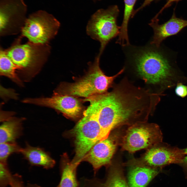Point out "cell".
<instances>
[{
  "instance_id": "obj_7",
  "label": "cell",
  "mask_w": 187,
  "mask_h": 187,
  "mask_svg": "<svg viewBox=\"0 0 187 187\" xmlns=\"http://www.w3.org/2000/svg\"><path fill=\"white\" fill-rule=\"evenodd\" d=\"M74 128L75 154L71 162L79 164L92 148L100 140L101 129L95 115L87 108Z\"/></svg>"
},
{
  "instance_id": "obj_8",
  "label": "cell",
  "mask_w": 187,
  "mask_h": 187,
  "mask_svg": "<svg viewBox=\"0 0 187 187\" xmlns=\"http://www.w3.org/2000/svg\"><path fill=\"white\" fill-rule=\"evenodd\" d=\"M162 132L157 125L139 122L128 128L122 137L121 145L123 150L133 153L149 148L162 142Z\"/></svg>"
},
{
  "instance_id": "obj_14",
  "label": "cell",
  "mask_w": 187,
  "mask_h": 187,
  "mask_svg": "<svg viewBox=\"0 0 187 187\" xmlns=\"http://www.w3.org/2000/svg\"><path fill=\"white\" fill-rule=\"evenodd\" d=\"M128 166L129 187H146L159 172L158 168L142 162L130 163Z\"/></svg>"
},
{
  "instance_id": "obj_4",
  "label": "cell",
  "mask_w": 187,
  "mask_h": 187,
  "mask_svg": "<svg viewBox=\"0 0 187 187\" xmlns=\"http://www.w3.org/2000/svg\"><path fill=\"white\" fill-rule=\"evenodd\" d=\"M21 36L5 50L16 66L18 75L26 81L37 74L47 61L51 47L49 44H38L28 42L22 44Z\"/></svg>"
},
{
  "instance_id": "obj_20",
  "label": "cell",
  "mask_w": 187,
  "mask_h": 187,
  "mask_svg": "<svg viewBox=\"0 0 187 187\" xmlns=\"http://www.w3.org/2000/svg\"><path fill=\"white\" fill-rule=\"evenodd\" d=\"M137 0H124V9L123 19L120 26L119 36L123 38L128 37V28L130 18L132 17L134 11L133 8Z\"/></svg>"
},
{
  "instance_id": "obj_17",
  "label": "cell",
  "mask_w": 187,
  "mask_h": 187,
  "mask_svg": "<svg viewBox=\"0 0 187 187\" xmlns=\"http://www.w3.org/2000/svg\"><path fill=\"white\" fill-rule=\"evenodd\" d=\"M23 118L11 117L0 126V143L15 142L22 131Z\"/></svg>"
},
{
  "instance_id": "obj_6",
  "label": "cell",
  "mask_w": 187,
  "mask_h": 187,
  "mask_svg": "<svg viewBox=\"0 0 187 187\" xmlns=\"http://www.w3.org/2000/svg\"><path fill=\"white\" fill-rule=\"evenodd\" d=\"M60 26L59 22L52 15L45 10H39L27 17L21 36L33 43L49 44L56 35Z\"/></svg>"
},
{
  "instance_id": "obj_18",
  "label": "cell",
  "mask_w": 187,
  "mask_h": 187,
  "mask_svg": "<svg viewBox=\"0 0 187 187\" xmlns=\"http://www.w3.org/2000/svg\"><path fill=\"white\" fill-rule=\"evenodd\" d=\"M16 66L7 55L5 50L1 48L0 50V73L1 75L7 77L21 86L22 81L17 72Z\"/></svg>"
},
{
  "instance_id": "obj_9",
  "label": "cell",
  "mask_w": 187,
  "mask_h": 187,
  "mask_svg": "<svg viewBox=\"0 0 187 187\" xmlns=\"http://www.w3.org/2000/svg\"><path fill=\"white\" fill-rule=\"evenodd\" d=\"M27 6L23 0H0V35L21 31L27 18Z\"/></svg>"
},
{
  "instance_id": "obj_2",
  "label": "cell",
  "mask_w": 187,
  "mask_h": 187,
  "mask_svg": "<svg viewBox=\"0 0 187 187\" xmlns=\"http://www.w3.org/2000/svg\"><path fill=\"white\" fill-rule=\"evenodd\" d=\"M126 60L133 66L138 74L147 84H155L171 75L172 68L163 52L155 45L123 47Z\"/></svg>"
},
{
  "instance_id": "obj_13",
  "label": "cell",
  "mask_w": 187,
  "mask_h": 187,
  "mask_svg": "<svg viewBox=\"0 0 187 187\" xmlns=\"http://www.w3.org/2000/svg\"><path fill=\"white\" fill-rule=\"evenodd\" d=\"M157 18H153L149 25L152 28L153 35L150 44L158 48L167 37L177 34L187 26V20L177 18L174 12L171 18L166 22L159 24Z\"/></svg>"
},
{
  "instance_id": "obj_1",
  "label": "cell",
  "mask_w": 187,
  "mask_h": 187,
  "mask_svg": "<svg viewBox=\"0 0 187 187\" xmlns=\"http://www.w3.org/2000/svg\"><path fill=\"white\" fill-rule=\"evenodd\" d=\"M113 87L110 92L83 100L90 103L87 108L96 116L100 125V141L108 138L111 131L115 128L132 123L139 112L137 92L127 79H123Z\"/></svg>"
},
{
  "instance_id": "obj_27",
  "label": "cell",
  "mask_w": 187,
  "mask_h": 187,
  "mask_svg": "<svg viewBox=\"0 0 187 187\" xmlns=\"http://www.w3.org/2000/svg\"><path fill=\"white\" fill-rule=\"evenodd\" d=\"M95 0V1H96V0Z\"/></svg>"
},
{
  "instance_id": "obj_25",
  "label": "cell",
  "mask_w": 187,
  "mask_h": 187,
  "mask_svg": "<svg viewBox=\"0 0 187 187\" xmlns=\"http://www.w3.org/2000/svg\"><path fill=\"white\" fill-rule=\"evenodd\" d=\"M179 0H168L167 2L156 15L158 16L159 14H160L164 9L169 6L172 3L174 2L178 1Z\"/></svg>"
},
{
  "instance_id": "obj_12",
  "label": "cell",
  "mask_w": 187,
  "mask_h": 187,
  "mask_svg": "<svg viewBox=\"0 0 187 187\" xmlns=\"http://www.w3.org/2000/svg\"><path fill=\"white\" fill-rule=\"evenodd\" d=\"M117 144L116 137L108 136L96 143L82 160L90 163L96 172L101 167L109 163L116 150Z\"/></svg>"
},
{
  "instance_id": "obj_10",
  "label": "cell",
  "mask_w": 187,
  "mask_h": 187,
  "mask_svg": "<svg viewBox=\"0 0 187 187\" xmlns=\"http://www.w3.org/2000/svg\"><path fill=\"white\" fill-rule=\"evenodd\" d=\"M82 101L78 97L54 91L51 97L28 98L23 100L22 102L52 108L67 117L75 118L83 113L84 111Z\"/></svg>"
},
{
  "instance_id": "obj_16",
  "label": "cell",
  "mask_w": 187,
  "mask_h": 187,
  "mask_svg": "<svg viewBox=\"0 0 187 187\" xmlns=\"http://www.w3.org/2000/svg\"><path fill=\"white\" fill-rule=\"evenodd\" d=\"M21 153L32 164L42 166L46 168L52 167L54 160L49 154L41 148L32 146L27 144L22 148Z\"/></svg>"
},
{
  "instance_id": "obj_21",
  "label": "cell",
  "mask_w": 187,
  "mask_h": 187,
  "mask_svg": "<svg viewBox=\"0 0 187 187\" xmlns=\"http://www.w3.org/2000/svg\"><path fill=\"white\" fill-rule=\"evenodd\" d=\"M22 148L15 142L1 143L0 144V162L6 163L8 157L15 152H20Z\"/></svg>"
},
{
  "instance_id": "obj_15",
  "label": "cell",
  "mask_w": 187,
  "mask_h": 187,
  "mask_svg": "<svg viewBox=\"0 0 187 187\" xmlns=\"http://www.w3.org/2000/svg\"><path fill=\"white\" fill-rule=\"evenodd\" d=\"M86 183V187H129L122 169L118 165L111 166L104 181L95 179Z\"/></svg>"
},
{
  "instance_id": "obj_3",
  "label": "cell",
  "mask_w": 187,
  "mask_h": 187,
  "mask_svg": "<svg viewBox=\"0 0 187 187\" xmlns=\"http://www.w3.org/2000/svg\"><path fill=\"white\" fill-rule=\"evenodd\" d=\"M100 57L98 55L93 62L89 63L88 70L84 76L74 82L61 83L54 91L84 98L108 92V89L113 87L114 80L123 72L125 68L112 76H107L100 67Z\"/></svg>"
},
{
  "instance_id": "obj_5",
  "label": "cell",
  "mask_w": 187,
  "mask_h": 187,
  "mask_svg": "<svg viewBox=\"0 0 187 187\" xmlns=\"http://www.w3.org/2000/svg\"><path fill=\"white\" fill-rule=\"evenodd\" d=\"M119 12L116 5L99 9L92 15L87 24V34L100 43V56L109 42L119 34L121 27L117 23Z\"/></svg>"
},
{
  "instance_id": "obj_19",
  "label": "cell",
  "mask_w": 187,
  "mask_h": 187,
  "mask_svg": "<svg viewBox=\"0 0 187 187\" xmlns=\"http://www.w3.org/2000/svg\"><path fill=\"white\" fill-rule=\"evenodd\" d=\"M79 164L72 162L66 164L62 172L59 187H78L76 176V169Z\"/></svg>"
},
{
  "instance_id": "obj_23",
  "label": "cell",
  "mask_w": 187,
  "mask_h": 187,
  "mask_svg": "<svg viewBox=\"0 0 187 187\" xmlns=\"http://www.w3.org/2000/svg\"><path fill=\"white\" fill-rule=\"evenodd\" d=\"M175 91L177 96L184 98L187 95V86L181 83H178L175 89Z\"/></svg>"
},
{
  "instance_id": "obj_11",
  "label": "cell",
  "mask_w": 187,
  "mask_h": 187,
  "mask_svg": "<svg viewBox=\"0 0 187 187\" xmlns=\"http://www.w3.org/2000/svg\"><path fill=\"white\" fill-rule=\"evenodd\" d=\"M185 154L184 149L162 142L149 148L142 158V163L158 168L171 164H182Z\"/></svg>"
},
{
  "instance_id": "obj_22",
  "label": "cell",
  "mask_w": 187,
  "mask_h": 187,
  "mask_svg": "<svg viewBox=\"0 0 187 187\" xmlns=\"http://www.w3.org/2000/svg\"><path fill=\"white\" fill-rule=\"evenodd\" d=\"M0 171L1 181L3 182L5 180H8L10 183L9 180L11 179L9 178V173L6 166V163L0 162Z\"/></svg>"
},
{
  "instance_id": "obj_26",
  "label": "cell",
  "mask_w": 187,
  "mask_h": 187,
  "mask_svg": "<svg viewBox=\"0 0 187 187\" xmlns=\"http://www.w3.org/2000/svg\"><path fill=\"white\" fill-rule=\"evenodd\" d=\"M184 150L185 155L183 163L182 164H183L185 167L187 168V148Z\"/></svg>"
},
{
  "instance_id": "obj_24",
  "label": "cell",
  "mask_w": 187,
  "mask_h": 187,
  "mask_svg": "<svg viewBox=\"0 0 187 187\" xmlns=\"http://www.w3.org/2000/svg\"><path fill=\"white\" fill-rule=\"evenodd\" d=\"M155 0H144L142 4L138 8V9L135 10H134L132 15V17H133L135 15V14L138 11L142 9L143 8L145 7L146 6L150 4L153 1Z\"/></svg>"
}]
</instances>
